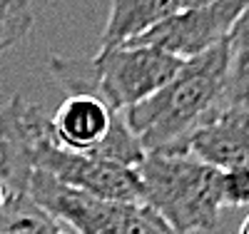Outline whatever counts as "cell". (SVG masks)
Masks as SVG:
<instances>
[{"label":"cell","mask_w":249,"mask_h":234,"mask_svg":"<svg viewBox=\"0 0 249 234\" xmlns=\"http://www.w3.org/2000/svg\"><path fill=\"white\" fill-rule=\"evenodd\" d=\"M5 202H8V192H5V187H3V182H0V209L5 207Z\"/></svg>","instance_id":"cell-15"},{"label":"cell","mask_w":249,"mask_h":234,"mask_svg":"<svg viewBox=\"0 0 249 234\" xmlns=\"http://www.w3.org/2000/svg\"><path fill=\"white\" fill-rule=\"evenodd\" d=\"M227 105L249 108V0L227 37Z\"/></svg>","instance_id":"cell-11"},{"label":"cell","mask_w":249,"mask_h":234,"mask_svg":"<svg viewBox=\"0 0 249 234\" xmlns=\"http://www.w3.org/2000/svg\"><path fill=\"white\" fill-rule=\"evenodd\" d=\"M142 184V199L177 234L210 232L222 215V172L190 152H147L135 167Z\"/></svg>","instance_id":"cell-3"},{"label":"cell","mask_w":249,"mask_h":234,"mask_svg":"<svg viewBox=\"0 0 249 234\" xmlns=\"http://www.w3.org/2000/svg\"><path fill=\"white\" fill-rule=\"evenodd\" d=\"M122 125L124 115L90 92H70L50 115L53 140L62 150L100 160H105L107 147Z\"/></svg>","instance_id":"cell-8"},{"label":"cell","mask_w":249,"mask_h":234,"mask_svg":"<svg viewBox=\"0 0 249 234\" xmlns=\"http://www.w3.org/2000/svg\"><path fill=\"white\" fill-rule=\"evenodd\" d=\"M0 234H62V227L25 195L10 197L0 209Z\"/></svg>","instance_id":"cell-12"},{"label":"cell","mask_w":249,"mask_h":234,"mask_svg":"<svg viewBox=\"0 0 249 234\" xmlns=\"http://www.w3.org/2000/svg\"><path fill=\"white\" fill-rule=\"evenodd\" d=\"M35 169L50 175L60 184H65L77 192L105 202H122V204H140L142 184L135 167H124L110 160H100L90 155H77L62 147L50 137H45L35 150Z\"/></svg>","instance_id":"cell-5"},{"label":"cell","mask_w":249,"mask_h":234,"mask_svg":"<svg viewBox=\"0 0 249 234\" xmlns=\"http://www.w3.org/2000/svg\"><path fill=\"white\" fill-rule=\"evenodd\" d=\"M35 25L28 0H0V55L25 40Z\"/></svg>","instance_id":"cell-13"},{"label":"cell","mask_w":249,"mask_h":234,"mask_svg":"<svg viewBox=\"0 0 249 234\" xmlns=\"http://www.w3.org/2000/svg\"><path fill=\"white\" fill-rule=\"evenodd\" d=\"M190 155L219 172L249 167V108H227L192 135Z\"/></svg>","instance_id":"cell-9"},{"label":"cell","mask_w":249,"mask_h":234,"mask_svg":"<svg viewBox=\"0 0 249 234\" xmlns=\"http://www.w3.org/2000/svg\"><path fill=\"white\" fill-rule=\"evenodd\" d=\"M227 42L184 60L160 92L124 112L144 152H190L192 135L227 110Z\"/></svg>","instance_id":"cell-1"},{"label":"cell","mask_w":249,"mask_h":234,"mask_svg":"<svg viewBox=\"0 0 249 234\" xmlns=\"http://www.w3.org/2000/svg\"><path fill=\"white\" fill-rule=\"evenodd\" d=\"M247 0H217L192 10L177 13L167 20L157 23L155 28L144 30L124 45H144L162 50L177 60H192L204 55L222 42H227L237 18L242 15Z\"/></svg>","instance_id":"cell-6"},{"label":"cell","mask_w":249,"mask_h":234,"mask_svg":"<svg viewBox=\"0 0 249 234\" xmlns=\"http://www.w3.org/2000/svg\"><path fill=\"white\" fill-rule=\"evenodd\" d=\"M28 197L57 224L72 227L75 234H177L144 202H105L60 184L40 169L30 177Z\"/></svg>","instance_id":"cell-4"},{"label":"cell","mask_w":249,"mask_h":234,"mask_svg":"<svg viewBox=\"0 0 249 234\" xmlns=\"http://www.w3.org/2000/svg\"><path fill=\"white\" fill-rule=\"evenodd\" d=\"M239 234H249V217L242 222V227H239Z\"/></svg>","instance_id":"cell-16"},{"label":"cell","mask_w":249,"mask_h":234,"mask_svg":"<svg viewBox=\"0 0 249 234\" xmlns=\"http://www.w3.org/2000/svg\"><path fill=\"white\" fill-rule=\"evenodd\" d=\"M207 3L217 0H110V18L100 35L97 53L124 45L162 20Z\"/></svg>","instance_id":"cell-10"},{"label":"cell","mask_w":249,"mask_h":234,"mask_svg":"<svg viewBox=\"0 0 249 234\" xmlns=\"http://www.w3.org/2000/svg\"><path fill=\"white\" fill-rule=\"evenodd\" d=\"M222 204L224 207H244L249 204V167H234L224 169L222 180Z\"/></svg>","instance_id":"cell-14"},{"label":"cell","mask_w":249,"mask_h":234,"mask_svg":"<svg viewBox=\"0 0 249 234\" xmlns=\"http://www.w3.org/2000/svg\"><path fill=\"white\" fill-rule=\"evenodd\" d=\"M50 135V115L23 95L10 97L0 108V182L8 199L28 195L35 172V150Z\"/></svg>","instance_id":"cell-7"},{"label":"cell","mask_w":249,"mask_h":234,"mask_svg":"<svg viewBox=\"0 0 249 234\" xmlns=\"http://www.w3.org/2000/svg\"><path fill=\"white\" fill-rule=\"evenodd\" d=\"M179 68L182 60L144 45H117L90 60L50 55V70L65 88L97 95L120 115L160 92Z\"/></svg>","instance_id":"cell-2"}]
</instances>
